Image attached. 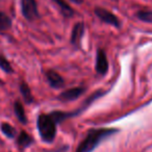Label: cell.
I'll use <instances>...</instances> for the list:
<instances>
[{"mask_svg": "<svg viewBox=\"0 0 152 152\" xmlns=\"http://www.w3.org/2000/svg\"><path fill=\"white\" fill-rule=\"evenodd\" d=\"M0 67L2 68L3 71H5L7 73H13V68H12L10 61L2 55H0Z\"/></svg>", "mask_w": 152, "mask_h": 152, "instance_id": "obj_15", "label": "cell"}, {"mask_svg": "<svg viewBox=\"0 0 152 152\" xmlns=\"http://www.w3.org/2000/svg\"><path fill=\"white\" fill-rule=\"evenodd\" d=\"M115 132H117V130L114 128L92 129L88 132L86 139L78 146L76 152H92L99 145L100 142L103 141L106 137H110Z\"/></svg>", "mask_w": 152, "mask_h": 152, "instance_id": "obj_1", "label": "cell"}, {"mask_svg": "<svg viewBox=\"0 0 152 152\" xmlns=\"http://www.w3.org/2000/svg\"><path fill=\"white\" fill-rule=\"evenodd\" d=\"M21 7L24 18H26L28 21H32L40 16L36 0H22Z\"/></svg>", "mask_w": 152, "mask_h": 152, "instance_id": "obj_3", "label": "cell"}, {"mask_svg": "<svg viewBox=\"0 0 152 152\" xmlns=\"http://www.w3.org/2000/svg\"><path fill=\"white\" fill-rule=\"evenodd\" d=\"M107 70H108L107 57L105 55V52L102 49H99L97 51V55H96V71L100 75H105Z\"/></svg>", "mask_w": 152, "mask_h": 152, "instance_id": "obj_5", "label": "cell"}, {"mask_svg": "<svg viewBox=\"0 0 152 152\" xmlns=\"http://www.w3.org/2000/svg\"><path fill=\"white\" fill-rule=\"evenodd\" d=\"M70 1H72V2H74V3H77V4L83 2V0H70Z\"/></svg>", "mask_w": 152, "mask_h": 152, "instance_id": "obj_17", "label": "cell"}, {"mask_svg": "<svg viewBox=\"0 0 152 152\" xmlns=\"http://www.w3.org/2000/svg\"><path fill=\"white\" fill-rule=\"evenodd\" d=\"M53 1H54V2L59 7L61 14H63L65 17L70 18L74 15V11L72 10V7H70L67 2H66L65 0H53Z\"/></svg>", "mask_w": 152, "mask_h": 152, "instance_id": "obj_9", "label": "cell"}, {"mask_svg": "<svg viewBox=\"0 0 152 152\" xmlns=\"http://www.w3.org/2000/svg\"><path fill=\"white\" fill-rule=\"evenodd\" d=\"M95 15L97 16L101 21L105 22V23L110 24V25H113V26H116V27L120 26V21H119V19L112 13V12L107 11V10L102 9V7H96Z\"/></svg>", "mask_w": 152, "mask_h": 152, "instance_id": "obj_4", "label": "cell"}, {"mask_svg": "<svg viewBox=\"0 0 152 152\" xmlns=\"http://www.w3.org/2000/svg\"><path fill=\"white\" fill-rule=\"evenodd\" d=\"M46 77H47V80H48L49 85L52 88H54V89H59V88L64 87L65 80H64L63 77H61L57 72H55L54 70H49L46 73Z\"/></svg>", "mask_w": 152, "mask_h": 152, "instance_id": "obj_7", "label": "cell"}, {"mask_svg": "<svg viewBox=\"0 0 152 152\" xmlns=\"http://www.w3.org/2000/svg\"><path fill=\"white\" fill-rule=\"evenodd\" d=\"M56 122L53 120L50 115H40L37 121V126H38L40 135L45 142H52L55 139L56 134Z\"/></svg>", "mask_w": 152, "mask_h": 152, "instance_id": "obj_2", "label": "cell"}, {"mask_svg": "<svg viewBox=\"0 0 152 152\" xmlns=\"http://www.w3.org/2000/svg\"><path fill=\"white\" fill-rule=\"evenodd\" d=\"M85 89L83 88H73V89H69L67 91L63 92L61 95L58 96V99L63 102H68L72 101V100H75L83 93Z\"/></svg>", "mask_w": 152, "mask_h": 152, "instance_id": "obj_6", "label": "cell"}, {"mask_svg": "<svg viewBox=\"0 0 152 152\" xmlns=\"http://www.w3.org/2000/svg\"><path fill=\"white\" fill-rule=\"evenodd\" d=\"M83 31H85V25L81 22H78L74 25L71 34V43L73 45H78L83 38Z\"/></svg>", "mask_w": 152, "mask_h": 152, "instance_id": "obj_8", "label": "cell"}, {"mask_svg": "<svg viewBox=\"0 0 152 152\" xmlns=\"http://www.w3.org/2000/svg\"><path fill=\"white\" fill-rule=\"evenodd\" d=\"M1 130H2V132L4 133L7 137H10V139L15 137L16 130L14 129V127L12 126L11 124H9V123H2V124H1Z\"/></svg>", "mask_w": 152, "mask_h": 152, "instance_id": "obj_14", "label": "cell"}, {"mask_svg": "<svg viewBox=\"0 0 152 152\" xmlns=\"http://www.w3.org/2000/svg\"><path fill=\"white\" fill-rule=\"evenodd\" d=\"M20 91H21V94L24 98V101H25L26 103H31V102H34V97H32L31 91H30L27 83H22L21 86H20Z\"/></svg>", "mask_w": 152, "mask_h": 152, "instance_id": "obj_11", "label": "cell"}, {"mask_svg": "<svg viewBox=\"0 0 152 152\" xmlns=\"http://www.w3.org/2000/svg\"><path fill=\"white\" fill-rule=\"evenodd\" d=\"M0 83H1V81H0Z\"/></svg>", "mask_w": 152, "mask_h": 152, "instance_id": "obj_18", "label": "cell"}, {"mask_svg": "<svg viewBox=\"0 0 152 152\" xmlns=\"http://www.w3.org/2000/svg\"><path fill=\"white\" fill-rule=\"evenodd\" d=\"M14 110H15V114L17 116L18 120L22 123V124H26L27 123V118H26V114L24 107L19 101H16L14 104Z\"/></svg>", "mask_w": 152, "mask_h": 152, "instance_id": "obj_10", "label": "cell"}, {"mask_svg": "<svg viewBox=\"0 0 152 152\" xmlns=\"http://www.w3.org/2000/svg\"><path fill=\"white\" fill-rule=\"evenodd\" d=\"M12 20L7 14L0 13V32H4L11 28Z\"/></svg>", "mask_w": 152, "mask_h": 152, "instance_id": "obj_12", "label": "cell"}, {"mask_svg": "<svg viewBox=\"0 0 152 152\" xmlns=\"http://www.w3.org/2000/svg\"><path fill=\"white\" fill-rule=\"evenodd\" d=\"M137 18L142 21L152 22V12L151 11H141L137 13Z\"/></svg>", "mask_w": 152, "mask_h": 152, "instance_id": "obj_16", "label": "cell"}, {"mask_svg": "<svg viewBox=\"0 0 152 152\" xmlns=\"http://www.w3.org/2000/svg\"><path fill=\"white\" fill-rule=\"evenodd\" d=\"M32 143V137L26 131H21L18 137V144L22 147H27Z\"/></svg>", "mask_w": 152, "mask_h": 152, "instance_id": "obj_13", "label": "cell"}]
</instances>
